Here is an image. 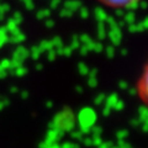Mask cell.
Returning a JSON list of instances; mask_svg holds the SVG:
<instances>
[{
    "instance_id": "obj_2",
    "label": "cell",
    "mask_w": 148,
    "mask_h": 148,
    "mask_svg": "<svg viewBox=\"0 0 148 148\" xmlns=\"http://www.w3.org/2000/svg\"><path fill=\"white\" fill-rule=\"evenodd\" d=\"M148 75H147V67L143 68L141 75L137 78L136 83V92L137 96L142 103H147V89H148Z\"/></svg>"
},
{
    "instance_id": "obj_1",
    "label": "cell",
    "mask_w": 148,
    "mask_h": 148,
    "mask_svg": "<svg viewBox=\"0 0 148 148\" xmlns=\"http://www.w3.org/2000/svg\"><path fill=\"white\" fill-rule=\"evenodd\" d=\"M95 1L111 10H127L137 6L142 0H95Z\"/></svg>"
}]
</instances>
